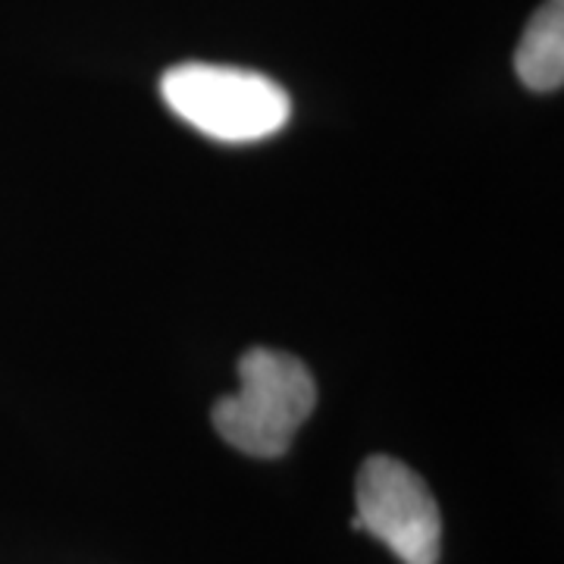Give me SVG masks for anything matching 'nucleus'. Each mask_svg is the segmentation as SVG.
<instances>
[{
  "label": "nucleus",
  "instance_id": "f257e3e1",
  "mask_svg": "<svg viewBox=\"0 0 564 564\" xmlns=\"http://www.w3.org/2000/svg\"><path fill=\"white\" fill-rule=\"evenodd\" d=\"M317 383L299 358L251 348L239 361V392L214 404V426L251 458H280L314 414Z\"/></svg>",
  "mask_w": 564,
  "mask_h": 564
},
{
  "label": "nucleus",
  "instance_id": "f03ea898",
  "mask_svg": "<svg viewBox=\"0 0 564 564\" xmlns=\"http://www.w3.org/2000/svg\"><path fill=\"white\" fill-rule=\"evenodd\" d=\"M161 95L180 120L229 144L267 139L292 113L282 85L251 69L214 63H180L166 69Z\"/></svg>",
  "mask_w": 564,
  "mask_h": 564
},
{
  "label": "nucleus",
  "instance_id": "7ed1b4c3",
  "mask_svg": "<svg viewBox=\"0 0 564 564\" xmlns=\"http://www.w3.org/2000/svg\"><path fill=\"white\" fill-rule=\"evenodd\" d=\"M355 530L373 533L404 564H436L443 545V518L430 486L408 464L373 455L358 470Z\"/></svg>",
  "mask_w": 564,
  "mask_h": 564
},
{
  "label": "nucleus",
  "instance_id": "20e7f679",
  "mask_svg": "<svg viewBox=\"0 0 564 564\" xmlns=\"http://www.w3.org/2000/svg\"><path fill=\"white\" fill-rule=\"evenodd\" d=\"M518 79L533 91H558L564 82V0H545L514 54Z\"/></svg>",
  "mask_w": 564,
  "mask_h": 564
}]
</instances>
